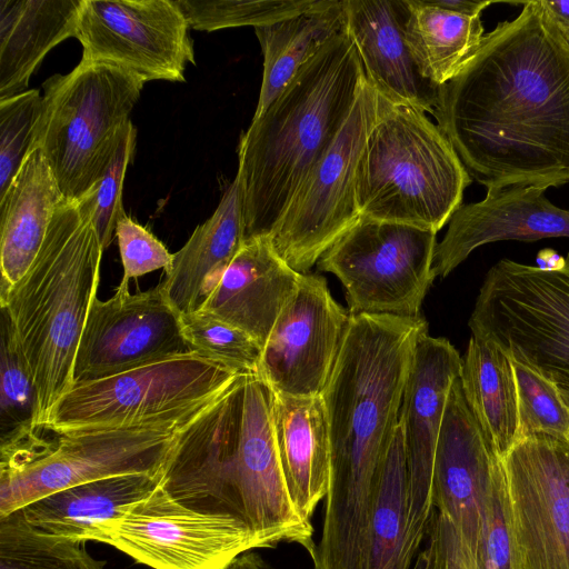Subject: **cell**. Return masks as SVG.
Segmentation results:
<instances>
[{
	"label": "cell",
	"mask_w": 569,
	"mask_h": 569,
	"mask_svg": "<svg viewBox=\"0 0 569 569\" xmlns=\"http://www.w3.org/2000/svg\"><path fill=\"white\" fill-rule=\"evenodd\" d=\"M521 3L438 88L431 113L487 191L569 182V48L539 0Z\"/></svg>",
	"instance_id": "obj_1"
},
{
	"label": "cell",
	"mask_w": 569,
	"mask_h": 569,
	"mask_svg": "<svg viewBox=\"0 0 569 569\" xmlns=\"http://www.w3.org/2000/svg\"><path fill=\"white\" fill-rule=\"evenodd\" d=\"M422 317L350 315L321 392L330 483L313 569H361L385 457L399 422Z\"/></svg>",
	"instance_id": "obj_2"
},
{
	"label": "cell",
	"mask_w": 569,
	"mask_h": 569,
	"mask_svg": "<svg viewBox=\"0 0 569 569\" xmlns=\"http://www.w3.org/2000/svg\"><path fill=\"white\" fill-rule=\"evenodd\" d=\"M366 80L346 31L308 60L241 136L238 171L244 241L269 236L338 136Z\"/></svg>",
	"instance_id": "obj_3"
},
{
	"label": "cell",
	"mask_w": 569,
	"mask_h": 569,
	"mask_svg": "<svg viewBox=\"0 0 569 569\" xmlns=\"http://www.w3.org/2000/svg\"><path fill=\"white\" fill-rule=\"evenodd\" d=\"M103 249L82 201L63 200L41 249L24 276L0 293L36 392L33 428L73 383L81 333L100 281Z\"/></svg>",
	"instance_id": "obj_4"
},
{
	"label": "cell",
	"mask_w": 569,
	"mask_h": 569,
	"mask_svg": "<svg viewBox=\"0 0 569 569\" xmlns=\"http://www.w3.org/2000/svg\"><path fill=\"white\" fill-rule=\"evenodd\" d=\"M471 181L426 112L379 94L378 119L358 168L361 217L438 232L462 206Z\"/></svg>",
	"instance_id": "obj_5"
},
{
	"label": "cell",
	"mask_w": 569,
	"mask_h": 569,
	"mask_svg": "<svg viewBox=\"0 0 569 569\" xmlns=\"http://www.w3.org/2000/svg\"><path fill=\"white\" fill-rule=\"evenodd\" d=\"M188 423L49 430V438L41 435L42 428L17 431L1 439L0 516L83 482L129 473L161 475Z\"/></svg>",
	"instance_id": "obj_6"
},
{
	"label": "cell",
	"mask_w": 569,
	"mask_h": 569,
	"mask_svg": "<svg viewBox=\"0 0 569 569\" xmlns=\"http://www.w3.org/2000/svg\"><path fill=\"white\" fill-rule=\"evenodd\" d=\"M143 86L118 68L84 61L43 82L32 149L41 150L64 200H80L101 179Z\"/></svg>",
	"instance_id": "obj_7"
},
{
	"label": "cell",
	"mask_w": 569,
	"mask_h": 569,
	"mask_svg": "<svg viewBox=\"0 0 569 569\" xmlns=\"http://www.w3.org/2000/svg\"><path fill=\"white\" fill-rule=\"evenodd\" d=\"M243 376L197 353L168 358L73 383L42 428L61 433L188 423Z\"/></svg>",
	"instance_id": "obj_8"
},
{
	"label": "cell",
	"mask_w": 569,
	"mask_h": 569,
	"mask_svg": "<svg viewBox=\"0 0 569 569\" xmlns=\"http://www.w3.org/2000/svg\"><path fill=\"white\" fill-rule=\"evenodd\" d=\"M551 262H496L468 325L473 337L497 345L569 391V252Z\"/></svg>",
	"instance_id": "obj_9"
},
{
	"label": "cell",
	"mask_w": 569,
	"mask_h": 569,
	"mask_svg": "<svg viewBox=\"0 0 569 569\" xmlns=\"http://www.w3.org/2000/svg\"><path fill=\"white\" fill-rule=\"evenodd\" d=\"M378 109L379 94L366 78L338 136L268 236L280 258L299 273H307L361 217L358 168Z\"/></svg>",
	"instance_id": "obj_10"
},
{
	"label": "cell",
	"mask_w": 569,
	"mask_h": 569,
	"mask_svg": "<svg viewBox=\"0 0 569 569\" xmlns=\"http://www.w3.org/2000/svg\"><path fill=\"white\" fill-rule=\"evenodd\" d=\"M437 232L360 217L319 259L346 290L350 315L420 317L436 276Z\"/></svg>",
	"instance_id": "obj_11"
},
{
	"label": "cell",
	"mask_w": 569,
	"mask_h": 569,
	"mask_svg": "<svg viewBox=\"0 0 569 569\" xmlns=\"http://www.w3.org/2000/svg\"><path fill=\"white\" fill-rule=\"evenodd\" d=\"M93 541L152 569H224L240 555L261 549L241 521L187 508L160 485L100 526Z\"/></svg>",
	"instance_id": "obj_12"
},
{
	"label": "cell",
	"mask_w": 569,
	"mask_h": 569,
	"mask_svg": "<svg viewBox=\"0 0 569 569\" xmlns=\"http://www.w3.org/2000/svg\"><path fill=\"white\" fill-rule=\"evenodd\" d=\"M189 24L173 0H82L76 38L81 61L141 79L183 82L196 64Z\"/></svg>",
	"instance_id": "obj_13"
},
{
	"label": "cell",
	"mask_w": 569,
	"mask_h": 569,
	"mask_svg": "<svg viewBox=\"0 0 569 569\" xmlns=\"http://www.w3.org/2000/svg\"><path fill=\"white\" fill-rule=\"evenodd\" d=\"M231 517L244 523L261 548L298 543L311 556L312 526L297 512L289 497L277 450L271 391L257 376L242 387L236 449Z\"/></svg>",
	"instance_id": "obj_14"
},
{
	"label": "cell",
	"mask_w": 569,
	"mask_h": 569,
	"mask_svg": "<svg viewBox=\"0 0 569 569\" xmlns=\"http://www.w3.org/2000/svg\"><path fill=\"white\" fill-rule=\"evenodd\" d=\"M502 462L519 569H569V443L531 435Z\"/></svg>",
	"instance_id": "obj_15"
},
{
	"label": "cell",
	"mask_w": 569,
	"mask_h": 569,
	"mask_svg": "<svg viewBox=\"0 0 569 569\" xmlns=\"http://www.w3.org/2000/svg\"><path fill=\"white\" fill-rule=\"evenodd\" d=\"M190 353L194 352L184 338L180 313L161 283L136 293L117 289L108 300L94 298L91 303L72 379L73 383L98 380Z\"/></svg>",
	"instance_id": "obj_16"
},
{
	"label": "cell",
	"mask_w": 569,
	"mask_h": 569,
	"mask_svg": "<svg viewBox=\"0 0 569 569\" xmlns=\"http://www.w3.org/2000/svg\"><path fill=\"white\" fill-rule=\"evenodd\" d=\"M350 313L319 274L301 273L262 347L257 377L272 392L321 395L339 355Z\"/></svg>",
	"instance_id": "obj_17"
},
{
	"label": "cell",
	"mask_w": 569,
	"mask_h": 569,
	"mask_svg": "<svg viewBox=\"0 0 569 569\" xmlns=\"http://www.w3.org/2000/svg\"><path fill=\"white\" fill-rule=\"evenodd\" d=\"M461 365L462 358L448 339L431 337L428 329L420 333L399 412L409 477V533L418 553L435 511L436 448L448 396L460 377Z\"/></svg>",
	"instance_id": "obj_18"
},
{
	"label": "cell",
	"mask_w": 569,
	"mask_h": 569,
	"mask_svg": "<svg viewBox=\"0 0 569 569\" xmlns=\"http://www.w3.org/2000/svg\"><path fill=\"white\" fill-rule=\"evenodd\" d=\"M246 377L181 428L161 471L160 487L194 511L231 517L232 476Z\"/></svg>",
	"instance_id": "obj_19"
},
{
	"label": "cell",
	"mask_w": 569,
	"mask_h": 569,
	"mask_svg": "<svg viewBox=\"0 0 569 569\" xmlns=\"http://www.w3.org/2000/svg\"><path fill=\"white\" fill-rule=\"evenodd\" d=\"M502 458L471 411L458 377L450 389L436 448L432 502L475 555L486 493Z\"/></svg>",
	"instance_id": "obj_20"
},
{
	"label": "cell",
	"mask_w": 569,
	"mask_h": 569,
	"mask_svg": "<svg viewBox=\"0 0 569 569\" xmlns=\"http://www.w3.org/2000/svg\"><path fill=\"white\" fill-rule=\"evenodd\" d=\"M569 238V210L553 204L546 190L510 187L487 191L482 200L462 204L437 243L432 270L445 278L481 246L503 240Z\"/></svg>",
	"instance_id": "obj_21"
},
{
	"label": "cell",
	"mask_w": 569,
	"mask_h": 569,
	"mask_svg": "<svg viewBox=\"0 0 569 569\" xmlns=\"http://www.w3.org/2000/svg\"><path fill=\"white\" fill-rule=\"evenodd\" d=\"M300 276L280 258L268 236L246 240L208 288L199 310L241 329L263 347Z\"/></svg>",
	"instance_id": "obj_22"
},
{
	"label": "cell",
	"mask_w": 569,
	"mask_h": 569,
	"mask_svg": "<svg viewBox=\"0 0 569 569\" xmlns=\"http://www.w3.org/2000/svg\"><path fill=\"white\" fill-rule=\"evenodd\" d=\"M345 8L347 32L377 92L432 113L439 87L423 78L408 47L407 0H345Z\"/></svg>",
	"instance_id": "obj_23"
},
{
	"label": "cell",
	"mask_w": 569,
	"mask_h": 569,
	"mask_svg": "<svg viewBox=\"0 0 569 569\" xmlns=\"http://www.w3.org/2000/svg\"><path fill=\"white\" fill-rule=\"evenodd\" d=\"M271 416L289 497L300 517L311 523L330 483V442L321 395L296 397L271 391Z\"/></svg>",
	"instance_id": "obj_24"
},
{
	"label": "cell",
	"mask_w": 569,
	"mask_h": 569,
	"mask_svg": "<svg viewBox=\"0 0 569 569\" xmlns=\"http://www.w3.org/2000/svg\"><path fill=\"white\" fill-rule=\"evenodd\" d=\"M63 200L41 150L33 148L0 198V293L29 270Z\"/></svg>",
	"instance_id": "obj_25"
},
{
	"label": "cell",
	"mask_w": 569,
	"mask_h": 569,
	"mask_svg": "<svg viewBox=\"0 0 569 569\" xmlns=\"http://www.w3.org/2000/svg\"><path fill=\"white\" fill-rule=\"evenodd\" d=\"M244 243L243 199L238 177L184 246L173 253L162 289L180 313L199 310L206 291L220 277Z\"/></svg>",
	"instance_id": "obj_26"
},
{
	"label": "cell",
	"mask_w": 569,
	"mask_h": 569,
	"mask_svg": "<svg viewBox=\"0 0 569 569\" xmlns=\"http://www.w3.org/2000/svg\"><path fill=\"white\" fill-rule=\"evenodd\" d=\"M160 477L129 473L83 482L33 500L20 511L42 533L93 541L100 526L149 496Z\"/></svg>",
	"instance_id": "obj_27"
},
{
	"label": "cell",
	"mask_w": 569,
	"mask_h": 569,
	"mask_svg": "<svg viewBox=\"0 0 569 569\" xmlns=\"http://www.w3.org/2000/svg\"><path fill=\"white\" fill-rule=\"evenodd\" d=\"M82 0H0V99L28 90L57 44L76 37Z\"/></svg>",
	"instance_id": "obj_28"
},
{
	"label": "cell",
	"mask_w": 569,
	"mask_h": 569,
	"mask_svg": "<svg viewBox=\"0 0 569 569\" xmlns=\"http://www.w3.org/2000/svg\"><path fill=\"white\" fill-rule=\"evenodd\" d=\"M253 29L263 56V72L252 119L262 114L331 38L346 31L345 0H319L306 11Z\"/></svg>",
	"instance_id": "obj_29"
},
{
	"label": "cell",
	"mask_w": 569,
	"mask_h": 569,
	"mask_svg": "<svg viewBox=\"0 0 569 569\" xmlns=\"http://www.w3.org/2000/svg\"><path fill=\"white\" fill-rule=\"evenodd\" d=\"M460 382L465 398L498 455L520 441L517 379L511 358L497 345L470 337Z\"/></svg>",
	"instance_id": "obj_30"
},
{
	"label": "cell",
	"mask_w": 569,
	"mask_h": 569,
	"mask_svg": "<svg viewBox=\"0 0 569 569\" xmlns=\"http://www.w3.org/2000/svg\"><path fill=\"white\" fill-rule=\"evenodd\" d=\"M405 34L420 73L440 87L456 77L479 48L485 30L481 16H467L407 0Z\"/></svg>",
	"instance_id": "obj_31"
},
{
	"label": "cell",
	"mask_w": 569,
	"mask_h": 569,
	"mask_svg": "<svg viewBox=\"0 0 569 569\" xmlns=\"http://www.w3.org/2000/svg\"><path fill=\"white\" fill-rule=\"evenodd\" d=\"M417 555L409 533V477L398 422L383 460L361 569H411Z\"/></svg>",
	"instance_id": "obj_32"
},
{
	"label": "cell",
	"mask_w": 569,
	"mask_h": 569,
	"mask_svg": "<svg viewBox=\"0 0 569 569\" xmlns=\"http://www.w3.org/2000/svg\"><path fill=\"white\" fill-rule=\"evenodd\" d=\"M84 541L42 533L20 509L0 516V569H104Z\"/></svg>",
	"instance_id": "obj_33"
},
{
	"label": "cell",
	"mask_w": 569,
	"mask_h": 569,
	"mask_svg": "<svg viewBox=\"0 0 569 569\" xmlns=\"http://www.w3.org/2000/svg\"><path fill=\"white\" fill-rule=\"evenodd\" d=\"M192 352L246 376H257L262 347L241 329L197 310L180 315Z\"/></svg>",
	"instance_id": "obj_34"
},
{
	"label": "cell",
	"mask_w": 569,
	"mask_h": 569,
	"mask_svg": "<svg viewBox=\"0 0 569 569\" xmlns=\"http://www.w3.org/2000/svg\"><path fill=\"white\" fill-rule=\"evenodd\" d=\"M190 28L214 31L258 27L295 16L319 0H173Z\"/></svg>",
	"instance_id": "obj_35"
},
{
	"label": "cell",
	"mask_w": 569,
	"mask_h": 569,
	"mask_svg": "<svg viewBox=\"0 0 569 569\" xmlns=\"http://www.w3.org/2000/svg\"><path fill=\"white\" fill-rule=\"evenodd\" d=\"M511 360L517 379L520 440L540 433L569 443V403L560 388L538 370Z\"/></svg>",
	"instance_id": "obj_36"
},
{
	"label": "cell",
	"mask_w": 569,
	"mask_h": 569,
	"mask_svg": "<svg viewBox=\"0 0 569 569\" xmlns=\"http://www.w3.org/2000/svg\"><path fill=\"white\" fill-rule=\"evenodd\" d=\"M473 557L477 569H519L502 460L486 493Z\"/></svg>",
	"instance_id": "obj_37"
},
{
	"label": "cell",
	"mask_w": 569,
	"mask_h": 569,
	"mask_svg": "<svg viewBox=\"0 0 569 569\" xmlns=\"http://www.w3.org/2000/svg\"><path fill=\"white\" fill-rule=\"evenodd\" d=\"M0 425L1 438L33 428L36 392L29 368L1 311Z\"/></svg>",
	"instance_id": "obj_38"
},
{
	"label": "cell",
	"mask_w": 569,
	"mask_h": 569,
	"mask_svg": "<svg viewBox=\"0 0 569 569\" xmlns=\"http://www.w3.org/2000/svg\"><path fill=\"white\" fill-rule=\"evenodd\" d=\"M136 137V128L128 120L119 131L101 179L81 198L91 210V220L103 250L110 246L119 220L126 216L122 189L127 168L134 153Z\"/></svg>",
	"instance_id": "obj_39"
},
{
	"label": "cell",
	"mask_w": 569,
	"mask_h": 569,
	"mask_svg": "<svg viewBox=\"0 0 569 569\" xmlns=\"http://www.w3.org/2000/svg\"><path fill=\"white\" fill-rule=\"evenodd\" d=\"M41 106L38 89L0 99V198L33 147Z\"/></svg>",
	"instance_id": "obj_40"
},
{
	"label": "cell",
	"mask_w": 569,
	"mask_h": 569,
	"mask_svg": "<svg viewBox=\"0 0 569 569\" xmlns=\"http://www.w3.org/2000/svg\"><path fill=\"white\" fill-rule=\"evenodd\" d=\"M116 236L123 268L117 289L129 290L130 279L170 268L173 253L152 232L127 214L119 220Z\"/></svg>",
	"instance_id": "obj_41"
},
{
	"label": "cell",
	"mask_w": 569,
	"mask_h": 569,
	"mask_svg": "<svg viewBox=\"0 0 569 569\" xmlns=\"http://www.w3.org/2000/svg\"><path fill=\"white\" fill-rule=\"evenodd\" d=\"M426 536L413 569H477L471 550L445 515L433 511Z\"/></svg>",
	"instance_id": "obj_42"
},
{
	"label": "cell",
	"mask_w": 569,
	"mask_h": 569,
	"mask_svg": "<svg viewBox=\"0 0 569 569\" xmlns=\"http://www.w3.org/2000/svg\"><path fill=\"white\" fill-rule=\"evenodd\" d=\"M429 4L467 16H481L495 1L490 0H426Z\"/></svg>",
	"instance_id": "obj_43"
},
{
	"label": "cell",
	"mask_w": 569,
	"mask_h": 569,
	"mask_svg": "<svg viewBox=\"0 0 569 569\" xmlns=\"http://www.w3.org/2000/svg\"><path fill=\"white\" fill-rule=\"evenodd\" d=\"M224 569H272L262 557L253 550L247 551L232 560Z\"/></svg>",
	"instance_id": "obj_44"
},
{
	"label": "cell",
	"mask_w": 569,
	"mask_h": 569,
	"mask_svg": "<svg viewBox=\"0 0 569 569\" xmlns=\"http://www.w3.org/2000/svg\"><path fill=\"white\" fill-rule=\"evenodd\" d=\"M545 11L558 23L569 27V0H539Z\"/></svg>",
	"instance_id": "obj_45"
},
{
	"label": "cell",
	"mask_w": 569,
	"mask_h": 569,
	"mask_svg": "<svg viewBox=\"0 0 569 569\" xmlns=\"http://www.w3.org/2000/svg\"><path fill=\"white\" fill-rule=\"evenodd\" d=\"M549 16V14H548ZM550 17V16H549ZM551 18V17H550ZM552 19V18H551ZM553 20V19H552ZM559 33L561 34L562 39L565 40L567 47L569 48V27L563 26L561 23H558L553 20Z\"/></svg>",
	"instance_id": "obj_46"
},
{
	"label": "cell",
	"mask_w": 569,
	"mask_h": 569,
	"mask_svg": "<svg viewBox=\"0 0 569 569\" xmlns=\"http://www.w3.org/2000/svg\"><path fill=\"white\" fill-rule=\"evenodd\" d=\"M561 390V389H560ZM565 399L567 400V402L569 403V391H566V390H561Z\"/></svg>",
	"instance_id": "obj_47"
}]
</instances>
